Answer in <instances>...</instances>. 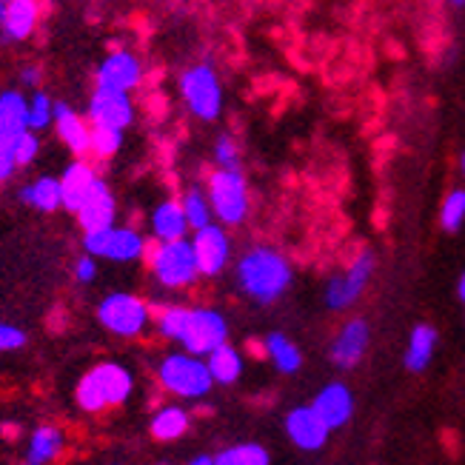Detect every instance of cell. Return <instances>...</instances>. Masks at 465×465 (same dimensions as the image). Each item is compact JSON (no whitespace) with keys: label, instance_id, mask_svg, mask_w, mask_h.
I'll return each mask as SVG.
<instances>
[{"label":"cell","instance_id":"cell-1","mask_svg":"<svg viewBox=\"0 0 465 465\" xmlns=\"http://www.w3.org/2000/svg\"><path fill=\"white\" fill-rule=\"evenodd\" d=\"M157 331L174 340L197 357H209L217 346L229 342V320L206 306H163L157 312Z\"/></svg>","mask_w":465,"mask_h":465},{"label":"cell","instance_id":"cell-2","mask_svg":"<svg viewBox=\"0 0 465 465\" xmlns=\"http://www.w3.org/2000/svg\"><path fill=\"white\" fill-rule=\"evenodd\" d=\"M294 280L289 257H282L277 249L269 246H254L237 262V286L242 294H249L252 300L269 306V302L280 300L289 292Z\"/></svg>","mask_w":465,"mask_h":465},{"label":"cell","instance_id":"cell-3","mask_svg":"<svg viewBox=\"0 0 465 465\" xmlns=\"http://www.w3.org/2000/svg\"><path fill=\"white\" fill-rule=\"evenodd\" d=\"M134 391V377L126 366L120 362H97L94 369H89L80 377L74 400L77 409L86 414H100L106 409H117L132 397Z\"/></svg>","mask_w":465,"mask_h":465},{"label":"cell","instance_id":"cell-4","mask_svg":"<svg viewBox=\"0 0 465 465\" xmlns=\"http://www.w3.org/2000/svg\"><path fill=\"white\" fill-rule=\"evenodd\" d=\"M157 382L180 400H200L214 386L206 357L192 351H172L157 362Z\"/></svg>","mask_w":465,"mask_h":465},{"label":"cell","instance_id":"cell-5","mask_svg":"<svg viewBox=\"0 0 465 465\" xmlns=\"http://www.w3.org/2000/svg\"><path fill=\"white\" fill-rule=\"evenodd\" d=\"M149 266L154 280L160 282L163 289H189L192 282L200 277V266H197V257H194V246L192 240L180 237V240H163L157 242L149 254Z\"/></svg>","mask_w":465,"mask_h":465},{"label":"cell","instance_id":"cell-6","mask_svg":"<svg viewBox=\"0 0 465 465\" xmlns=\"http://www.w3.org/2000/svg\"><path fill=\"white\" fill-rule=\"evenodd\" d=\"M97 322L114 337L134 340L149 329L152 309L143 297L129 292H112L97 302Z\"/></svg>","mask_w":465,"mask_h":465},{"label":"cell","instance_id":"cell-7","mask_svg":"<svg viewBox=\"0 0 465 465\" xmlns=\"http://www.w3.org/2000/svg\"><path fill=\"white\" fill-rule=\"evenodd\" d=\"M209 200L220 226H240L242 220L249 217L252 209V197H249V183L242 172L234 169H223L220 166L212 177H209Z\"/></svg>","mask_w":465,"mask_h":465},{"label":"cell","instance_id":"cell-8","mask_svg":"<svg viewBox=\"0 0 465 465\" xmlns=\"http://www.w3.org/2000/svg\"><path fill=\"white\" fill-rule=\"evenodd\" d=\"M180 94L186 109L200 120H217L223 112V86L212 64H197L180 74Z\"/></svg>","mask_w":465,"mask_h":465},{"label":"cell","instance_id":"cell-9","mask_svg":"<svg viewBox=\"0 0 465 465\" xmlns=\"http://www.w3.org/2000/svg\"><path fill=\"white\" fill-rule=\"evenodd\" d=\"M84 249L97 260L134 262L140 257H146V237L129 226H109L84 234Z\"/></svg>","mask_w":465,"mask_h":465},{"label":"cell","instance_id":"cell-10","mask_svg":"<svg viewBox=\"0 0 465 465\" xmlns=\"http://www.w3.org/2000/svg\"><path fill=\"white\" fill-rule=\"evenodd\" d=\"M374 269H377V257L371 252H360L346 272L334 274L326 282V306L331 312H346L349 306H354L357 297L369 289Z\"/></svg>","mask_w":465,"mask_h":465},{"label":"cell","instance_id":"cell-11","mask_svg":"<svg viewBox=\"0 0 465 465\" xmlns=\"http://www.w3.org/2000/svg\"><path fill=\"white\" fill-rule=\"evenodd\" d=\"M143 80V64L134 52L114 49L109 52L94 72L97 89H114V92H134Z\"/></svg>","mask_w":465,"mask_h":465},{"label":"cell","instance_id":"cell-12","mask_svg":"<svg viewBox=\"0 0 465 465\" xmlns=\"http://www.w3.org/2000/svg\"><path fill=\"white\" fill-rule=\"evenodd\" d=\"M192 246H194V257H197V266H200V277H217L229 266L232 240H229L226 229H220L217 223L194 229Z\"/></svg>","mask_w":465,"mask_h":465},{"label":"cell","instance_id":"cell-13","mask_svg":"<svg viewBox=\"0 0 465 465\" xmlns=\"http://www.w3.org/2000/svg\"><path fill=\"white\" fill-rule=\"evenodd\" d=\"M89 124L126 132L134 124V104L129 92L114 89H94L89 100Z\"/></svg>","mask_w":465,"mask_h":465},{"label":"cell","instance_id":"cell-14","mask_svg":"<svg viewBox=\"0 0 465 465\" xmlns=\"http://www.w3.org/2000/svg\"><path fill=\"white\" fill-rule=\"evenodd\" d=\"M104 183H106V180L97 174V169L92 163H86L84 157H77L74 163H69L64 169V174H60V189H64V209L77 214L80 209L89 203V197Z\"/></svg>","mask_w":465,"mask_h":465},{"label":"cell","instance_id":"cell-15","mask_svg":"<svg viewBox=\"0 0 465 465\" xmlns=\"http://www.w3.org/2000/svg\"><path fill=\"white\" fill-rule=\"evenodd\" d=\"M286 434L300 451H320L329 442V422L314 406H297L286 414Z\"/></svg>","mask_w":465,"mask_h":465},{"label":"cell","instance_id":"cell-16","mask_svg":"<svg viewBox=\"0 0 465 465\" xmlns=\"http://www.w3.org/2000/svg\"><path fill=\"white\" fill-rule=\"evenodd\" d=\"M29 132V97L17 89L0 92V149L15 154V143Z\"/></svg>","mask_w":465,"mask_h":465},{"label":"cell","instance_id":"cell-17","mask_svg":"<svg viewBox=\"0 0 465 465\" xmlns=\"http://www.w3.org/2000/svg\"><path fill=\"white\" fill-rule=\"evenodd\" d=\"M54 134L74 157L92 154V124L69 104H54Z\"/></svg>","mask_w":465,"mask_h":465},{"label":"cell","instance_id":"cell-18","mask_svg":"<svg viewBox=\"0 0 465 465\" xmlns=\"http://www.w3.org/2000/svg\"><path fill=\"white\" fill-rule=\"evenodd\" d=\"M369 342H371L369 322L360 317L349 320L331 342V362L337 369H354L362 360V354L369 351Z\"/></svg>","mask_w":465,"mask_h":465},{"label":"cell","instance_id":"cell-19","mask_svg":"<svg viewBox=\"0 0 465 465\" xmlns=\"http://www.w3.org/2000/svg\"><path fill=\"white\" fill-rule=\"evenodd\" d=\"M312 406L320 411V417L329 422V429L337 431L346 422H351L354 417V394L346 382H329L317 391V397L312 400Z\"/></svg>","mask_w":465,"mask_h":465},{"label":"cell","instance_id":"cell-20","mask_svg":"<svg viewBox=\"0 0 465 465\" xmlns=\"http://www.w3.org/2000/svg\"><path fill=\"white\" fill-rule=\"evenodd\" d=\"M40 24V4L37 0H6L4 9V37L24 44L37 32Z\"/></svg>","mask_w":465,"mask_h":465},{"label":"cell","instance_id":"cell-21","mask_svg":"<svg viewBox=\"0 0 465 465\" xmlns=\"http://www.w3.org/2000/svg\"><path fill=\"white\" fill-rule=\"evenodd\" d=\"M149 229H152V237L157 242L186 237V232L192 226H189L183 203H180V200H163V203H157L152 217H149Z\"/></svg>","mask_w":465,"mask_h":465},{"label":"cell","instance_id":"cell-22","mask_svg":"<svg viewBox=\"0 0 465 465\" xmlns=\"http://www.w3.org/2000/svg\"><path fill=\"white\" fill-rule=\"evenodd\" d=\"M114 217H117V200H114L112 189L104 183L89 197V203L77 212V223L84 229V234H89V232L114 226Z\"/></svg>","mask_w":465,"mask_h":465},{"label":"cell","instance_id":"cell-23","mask_svg":"<svg viewBox=\"0 0 465 465\" xmlns=\"http://www.w3.org/2000/svg\"><path fill=\"white\" fill-rule=\"evenodd\" d=\"M66 449V437L57 426H37L26 442V465H52Z\"/></svg>","mask_w":465,"mask_h":465},{"label":"cell","instance_id":"cell-24","mask_svg":"<svg viewBox=\"0 0 465 465\" xmlns=\"http://www.w3.org/2000/svg\"><path fill=\"white\" fill-rule=\"evenodd\" d=\"M17 197L24 200L26 206L37 209V212H57L64 209V189H60V177H37L32 183H26L17 192Z\"/></svg>","mask_w":465,"mask_h":465},{"label":"cell","instance_id":"cell-25","mask_svg":"<svg viewBox=\"0 0 465 465\" xmlns=\"http://www.w3.org/2000/svg\"><path fill=\"white\" fill-rule=\"evenodd\" d=\"M437 329L429 326V322H420V326L411 329L409 346H406V369L420 374L429 369V362L434 360L437 351Z\"/></svg>","mask_w":465,"mask_h":465},{"label":"cell","instance_id":"cell-26","mask_svg":"<svg viewBox=\"0 0 465 465\" xmlns=\"http://www.w3.org/2000/svg\"><path fill=\"white\" fill-rule=\"evenodd\" d=\"M192 429V417L183 406H163L157 409L152 422H149V431L154 440L160 442H174L180 437H186V431Z\"/></svg>","mask_w":465,"mask_h":465},{"label":"cell","instance_id":"cell-27","mask_svg":"<svg viewBox=\"0 0 465 465\" xmlns=\"http://www.w3.org/2000/svg\"><path fill=\"white\" fill-rule=\"evenodd\" d=\"M262 349H266L269 360L274 362V369L280 374H297L300 366H302V351L297 349V342L289 340L282 331H272L262 342Z\"/></svg>","mask_w":465,"mask_h":465},{"label":"cell","instance_id":"cell-28","mask_svg":"<svg viewBox=\"0 0 465 465\" xmlns=\"http://www.w3.org/2000/svg\"><path fill=\"white\" fill-rule=\"evenodd\" d=\"M209 371L214 377V382L220 386H234L242 374V354L232 346V342H223V346H217L209 357Z\"/></svg>","mask_w":465,"mask_h":465},{"label":"cell","instance_id":"cell-29","mask_svg":"<svg viewBox=\"0 0 465 465\" xmlns=\"http://www.w3.org/2000/svg\"><path fill=\"white\" fill-rule=\"evenodd\" d=\"M272 454L260 442H240L214 454V465H269Z\"/></svg>","mask_w":465,"mask_h":465},{"label":"cell","instance_id":"cell-30","mask_svg":"<svg viewBox=\"0 0 465 465\" xmlns=\"http://www.w3.org/2000/svg\"><path fill=\"white\" fill-rule=\"evenodd\" d=\"M180 203H183L186 209V217H189V226L192 229H203L212 223V217H214V209H212V200L209 194H203L200 189H186V194L180 197Z\"/></svg>","mask_w":465,"mask_h":465},{"label":"cell","instance_id":"cell-31","mask_svg":"<svg viewBox=\"0 0 465 465\" xmlns=\"http://www.w3.org/2000/svg\"><path fill=\"white\" fill-rule=\"evenodd\" d=\"M462 223H465V189H451L440 206V226L449 234H454L460 232Z\"/></svg>","mask_w":465,"mask_h":465},{"label":"cell","instance_id":"cell-32","mask_svg":"<svg viewBox=\"0 0 465 465\" xmlns=\"http://www.w3.org/2000/svg\"><path fill=\"white\" fill-rule=\"evenodd\" d=\"M54 124V100L46 94L35 89L29 94V129L32 132H44Z\"/></svg>","mask_w":465,"mask_h":465},{"label":"cell","instance_id":"cell-33","mask_svg":"<svg viewBox=\"0 0 465 465\" xmlns=\"http://www.w3.org/2000/svg\"><path fill=\"white\" fill-rule=\"evenodd\" d=\"M124 149V132L120 129H106V126H92V154L100 160L114 157Z\"/></svg>","mask_w":465,"mask_h":465},{"label":"cell","instance_id":"cell-34","mask_svg":"<svg viewBox=\"0 0 465 465\" xmlns=\"http://www.w3.org/2000/svg\"><path fill=\"white\" fill-rule=\"evenodd\" d=\"M40 132H26L24 137L17 140L15 143V163H17V169L20 166H32L35 160H37V154H40V137H37Z\"/></svg>","mask_w":465,"mask_h":465},{"label":"cell","instance_id":"cell-35","mask_svg":"<svg viewBox=\"0 0 465 465\" xmlns=\"http://www.w3.org/2000/svg\"><path fill=\"white\" fill-rule=\"evenodd\" d=\"M24 346H26V331L12 326V322L0 320V354L17 351V349H24Z\"/></svg>","mask_w":465,"mask_h":465},{"label":"cell","instance_id":"cell-36","mask_svg":"<svg viewBox=\"0 0 465 465\" xmlns=\"http://www.w3.org/2000/svg\"><path fill=\"white\" fill-rule=\"evenodd\" d=\"M214 160L223 169H234L237 166V160H240V149H237V143L229 137V134H223L214 143Z\"/></svg>","mask_w":465,"mask_h":465},{"label":"cell","instance_id":"cell-37","mask_svg":"<svg viewBox=\"0 0 465 465\" xmlns=\"http://www.w3.org/2000/svg\"><path fill=\"white\" fill-rule=\"evenodd\" d=\"M94 277H97V257L86 252L84 257L74 260V280L84 282V286H89Z\"/></svg>","mask_w":465,"mask_h":465},{"label":"cell","instance_id":"cell-38","mask_svg":"<svg viewBox=\"0 0 465 465\" xmlns=\"http://www.w3.org/2000/svg\"><path fill=\"white\" fill-rule=\"evenodd\" d=\"M15 172H17L15 154L6 152V149H0V183H9V180L15 177Z\"/></svg>","mask_w":465,"mask_h":465},{"label":"cell","instance_id":"cell-39","mask_svg":"<svg viewBox=\"0 0 465 465\" xmlns=\"http://www.w3.org/2000/svg\"><path fill=\"white\" fill-rule=\"evenodd\" d=\"M20 84H24L26 89H40V84H44V72H40L37 66H26L20 69Z\"/></svg>","mask_w":465,"mask_h":465},{"label":"cell","instance_id":"cell-40","mask_svg":"<svg viewBox=\"0 0 465 465\" xmlns=\"http://www.w3.org/2000/svg\"><path fill=\"white\" fill-rule=\"evenodd\" d=\"M189 465H214V457L212 454H194L189 460Z\"/></svg>","mask_w":465,"mask_h":465},{"label":"cell","instance_id":"cell-41","mask_svg":"<svg viewBox=\"0 0 465 465\" xmlns=\"http://www.w3.org/2000/svg\"><path fill=\"white\" fill-rule=\"evenodd\" d=\"M457 294H460V300L465 302V272H462L460 280H457Z\"/></svg>","mask_w":465,"mask_h":465},{"label":"cell","instance_id":"cell-42","mask_svg":"<svg viewBox=\"0 0 465 465\" xmlns=\"http://www.w3.org/2000/svg\"><path fill=\"white\" fill-rule=\"evenodd\" d=\"M4 9H6V0H0V40H6L4 37Z\"/></svg>","mask_w":465,"mask_h":465},{"label":"cell","instance_id":"cell-43","mask_svg":"<svg viewBox=\"0 0 465 465\" xmlns=\"http://www.w3.org/2000/svg\"><path fill=\"white\" fill-rule=\"evenodd\" d=\"M460 169H462V174H465V152H462V157H460Z\"/></svg>","mask_w":465,"mask_h":465},{"label":"cell","instance_id":"cell-44","mask_svg":"<svg viewBox=\"0 0 465 465\" xmlns=\"http://www.w3.org/2000/svg\"><path fill=\"white\" fill-rule=\"evenodd\" d=\"M451 4H454V6H465V0H451Z\"/></svg>","mask_w":465,"mask_h":465}]
</instances>
